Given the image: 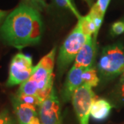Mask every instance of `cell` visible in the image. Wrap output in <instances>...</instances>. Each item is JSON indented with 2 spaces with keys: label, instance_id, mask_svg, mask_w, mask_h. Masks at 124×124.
Here are the masks:
<instances>
[{
  "label": "cell",
  "instance_id": "ac0fdd59",
  "mask_svg": "<svg viewBox=\"0 0 124 124\" xmlns=\"http://www.w3.org/2000/svg\"><path fill=\"white\" fill-rule=\"evenodd\" d=\"M123 33H124V19L113 23L110 28L111 35L116 37Z\"/></svg>",
  "mask_w": 124,
  "mask_h": 124
},
{
  "label": "cell",
  "instance_id": "6da1fadb",
  "mask_svg": "<svg viewBox=\"0 0 124 124\" xmlns=\"http://www.w3.org/2000/svg\"><path fill=\"white\" fill-rule=\"evenodd\" d=\"M42 34L43 22L39 11L22 3L0 25V39L19 50L38 44Z\"/></svg>",
  "mask_w": 124,
  "mask_h": 124
},
{
  "label": "cell",
  "instance_id": "8992f818",
  "mask_svg": "<svg viewBox=\"0 0 124 124\" xmlns=\"http://www.w3.org/2000/svg\"><path fill=\"white\" fill-rule=\"evenodd\" d=\"M95 99V94L91 87L81 85L72 97V103L79 124H89L90 108Z\"/></svg>",
  "mask_w": 124,
  "mask_h": 124
},
{
  "label": "cell",
  "instance_id": "52a82bcc",
  "mask_svg": "<svg viewBox=\"0 0 124 124\" xmlns=\"http://www.w3.org/2000/svg\"><path fill=\"white\" fill-rule=\"evenodd\" d=\"M38 114L41 124H63L60 102L54 88L40 104Z\"/></svg>",
  "mask_w": 124,
  "mask_h": 124
},
{
  "label": "cell",
  "instance_id": "e0dca14e",
  "mask_svg": "<svg viewBox=\"0 0 124 124\" xmlns=\"http://www.w3.org/2000/svg\"><path fill=\"white\" fill-rule=\"evenodd\" d=\"M22 3L34 8L38 11H43L47 4L44 0H22Z\"/></svg>",
  "mask_w": 124,
  "mask_h": 124
},
{
  "label": "cell",
  "instance_id": "2e32d148",
  "mask_svg": "<svg viewBox=\"0 0 124 124\" xmlns=\"http://www.w3.org/2000/svg\"><path fill=\"white\" fill-rule=\"evenodd\" d=\"M14 96L15 97V98L18 101L24 103L32 105L35 107L39 106L40 104L43 101L39 97H38L37 96H33V95H25V94H16Z\"/></svg>",
  "mask_w": 124,
  "mask_h": 124
},
{
  "label": "cell",
  "instance_id": "5bb4252c",
  "mask_svg": "<svg viewBox=\"0 0 124 124\" xmlns=\"http://www.w3.org/2000/svg\"><path fill=\"white\" fill-rule=\"evenodd\" d=\"M110 1L111 0H97L96 3H94L90 8V12L104 17Z\"/></svg>",
  "mask_w": 124,
  "mask_h": 124
},
{
  "label": "cell",
  "instance_id": "30bf717a",
  "mask_svg": "<svg viewBox=\"0 0 124 124\" xmlns=\"http://www.w3.org/2000/svg\"><path fill=\"white\" fill-rule=\"evenodd\" d=\"M96 46L97 40L94 39L93 37H90L77 55L73 65L85 70L93 68L96 57Z\"/></svg>",
  "mask_w": 124,
  "mask_h": 124
},
{
  "label": "cell",
  "instance_id": "4fadbf2b",
  "mask_svg": "<svg viewBox=\"0 0 124 124\" xmlns=\"http://www.w3.org/2000/svg\"><path fill=\"white\" fill-rule=\"evenodd\" d=\"M82 79L83 84L87 85L91 88L96 87L99 84L100 81V79L97 75V71L94 67L84 71Z\"/></svg>",
  "mask_w": 124,
  "mask_h": 124
},
{
  "label": "cell",
  "instance_id": "277c9868",
  "mask_svg": "<svg viewBox=\"0 0 124 124\" xmlns=\"http://www.w3.org/2000/svg\"><path fill=\"white\" fill-rule=\"evenodd\" d=\"M90 36L86 35L82 30L80 23L76 26L66 38L59 49L57 57V75L61 78L71 63L75 61L81 48L88 39Z\"/></svg>",
  "mask_w": 124,
  "mask_h": 124
},
{
  "label": "cell",
  "instance_id": "3957f363",
  "mask_svg": "<svg viewBox=\"0 0 124 124\" xmlns=\"http://www.w3.org/2000/svg\"><path fill=\"white\" fill-rule=\"evenodd\" d=\"M99 79L103 81L113 79L124 71V46L117 42L102 50L97 64Z\"/></svg>",
  "mask_w": 124,
  "mask_h": 124
},
{
  "label": "cell",
  "instance_id": "44dd1931",
  "mask_svg": "<svg viewBox=\"0 0 124 124\" xmlns=\"http://www.w3.org/2000/svg\"><path fill=\"white\" fill-rule=\"evenodd\" d=\"M88 4V5L89 6V7L90 8H91L92 7V6L94 4V3H93V0H84Z\"/></svg>",
  "mask_w": 124,
  "mask_h": 124
},
{
  "label": "cell",
  "instance_id": "8fae6325",
  "mask_svg": "<svg viewBox=\"0 0 124 124\" xmlns=\"http://www.w3.org/2000/svg\"><path fill=\"white\" fill-rule=\"evenodd\" d=\"M112 108V104L106 99H94L90 108V116L94 120L103 121L110 115Z\"/></svg>",
  "mask_w": 124,
  "mask_h": 124
},
{
  "label": "cell",
  "instance_id": "9a60e30c",
  "mask_svg": "<svg viewBox=\"0 0 124 124\" xmlns=\"http://www.w3.org/2000/svg\"><path fill=\"white\" fill-rule=\"evenodd\" d=\"M55 4L58 7L68 9L73 14L77 19H79L81 17V15L79 13L78 10L75 4L74 0H54Z\"/></svg>",
  "mask_w": 124,
  "mask_h": 124
},
{
  "label": "cell",
  "instance_id": "7402d4cb",
  "mask_svg": "<svg viewBox=\"0 0 124 124\" xmlns=\"http://www.w3.org/2000/svg\"><path fill=\"white\" fill-rule=\"evenodd\" d=\"M122 75H124V72H123V74H122Z\"/></svg>",
  "mask_w": 124,
  "mask_h": 124
},
{
  "label": "cell",
  "instance_id": "d6986e66",
  "mask_svg": "<svg viewBox=\"0 0 124 124\" xmlns=\"http://www.w3.org/2000/svg\"><path fill=\"white\" fill-rule=\"evenodd\" d=\"M0 124H15V122L7 112H4L0 116Z\"/></svg>",
  "mask_w": 124,
  "mask_h": 124
},
{
  "label": "cell",
  "instance_id": "ffe728a7",
  "mask_svg": "<svg viewBox=\"0 0 124 124\" xmlns=\"http://www.w3.org/2000/svg\"><path fill=\"white\" fill-rule=\"evenodd\" d=\"M8 15V12H7V11L0 10V25L4 22V19H6V17H7Z\"/></svg>",
  "mask_w": 124,
  "mask_h": 124
},
{
  "label": "cell",
  "instance_id": "9c48e42d",
  "mask_svg": "<svg viewBox=\"0 0 124 124\" xmlns=\"http://www.w3.org/2000/svg\"><path fill=\"white\" fill-rule=\"evenodd\" d=\"M84 70L83 68L75 65L69 70L62 91V100L64 102L69 101L72 99L75 92L83 85L82 75Z\"/></svg>",
  "mask_w": 124,
  "mask_h": 124
},
{
  "label": "cell",
  "instance_id": "7a4b0ae2",
  "mask_svg": "<svg viewBox=\"0 0 124 124\" xmlns=\"http://www.w3.org/2000/svg\"><path fill=\"white\" fill-rule=\"evenodd\" d=\"M56 51V47H54L40 59L33 68L31 77L20 84L16 94L37 96L42 101L48 97L54 88L53 70Z\"/></svg>",
  "mask_w": 124,
  "mask_h": 124
},
{
  "label": "cell",
  "instance_id": "5b68a950",
  "mask_svg": "<svg viewBox=\"0 0 124 124\" xmlns=\"http://www.w3.org/2000/svg\"><path fill=\"white\" fill-rule=\"evenodd\" d=\"M33 68L31 55L23 53L16 54L10 62L6 86L12 87L22 84L31 77Z\"/></svg>",
  "mask_w": 124,
  "mask_h": 124
},
{
  "label": "cell",
  "instance_id": "ba28073f",
  "mask_svg": "<svg viewBox=\"0 0 124 124\" xmlns=\"http://www.w3.org/2000/svg\"><path fill=\"white\" fill-rule=\"evenodd\" d=\"M11 101L19 124H41L35 106L19 101L15 96Z\"/></svg>",
  "mask_w": 124,
  "mask_h": 124
},
{
  "label": "cell",
  "instance_id": "7c38bea8",
  "mask_svg": "<svg viewBox=\"0 0 124 124\" xmlns=\"http://www.w3.org/2000/svg\"><path fill=\"white\" fill-rule=\"evenodd\" d=\"M112 100L117 105H124V75L121 76L119 82L111 93Z\"/></svg>",
  "mask_w": 124,
  "mask_h": 124
}]
</instances>
